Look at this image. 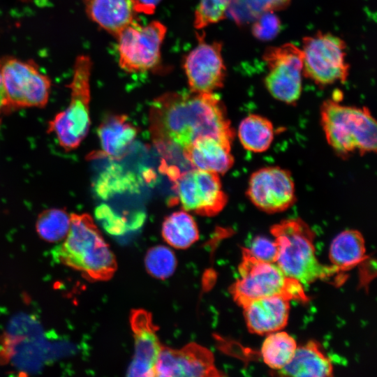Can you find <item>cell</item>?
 I'll return each instance as SVG.
<instances>
[{"label":"cell","instance_id":"cell-1","mask_svg":"<svg viewBox=\"0 0 377 377\" xmlns=\"http://www.w3.org/2000/svg\"><path fill=\"white\" fill-rule=\"evenodd\" d=\"M149 130L154 145L169 161L198 138L209 136L230 145L235 138L226 107L213 92L160 95L149 106Z\"/></svg>","mask_w":377,"mask_h":377},{"label":"cell","instance_id":"cell-2","mask_svg":"<svg viewBox=\"0 0 377 377\" xmlns=\"http://www.w3.org/2000/svg\"><path fill=\"white\" fill-rule=\"evenodd\" d=\"M51 254L55 261L80 272L91 281L109 280L117 267L113 252L86 213L71 214L68 234Z\"/></svg>","mask_w":377,"mask_h":377},{"label":"cell","instance_id":"cell-3","mask_svg":"<svg viewBox=\"0 0 377 377\" xmlns=\"http://www.w3.org/2000/svg\"><path fill=\"white\" fill-rule=\"evenodd\" d=\"M270 232L278 246L276 263L288 276L303 285L340 272L334 266L318 261L313 245L315 234L302 219L283 220L272 226Z\"/></svg>","mask_w":377,"mask_h":377},{"label":"cell","instance_id":"cell-4","mask_svg":"<svg viewBox=\"0 0 377 377\" xmlns=\"http://www.w3.org/2000/svg\"><path fill=\"white\" fill-rule=\"evenodd\" d=\"M320 120L327 142L339 156L376 152V122L368 108L328 99L321 105Z\"/></svg>","mask_w":377,"mask_h":377},{"label":"cell","instance_id":"cell-5","mask_svg":"<svg viewBox=\"0 0 377 377\" xmlns=\"http://www.w3.org/2000/svg\"><path fill=\"white\" fill-rule=\"evenodd\" d=\"M238 271L239 277L230 290L234 301L242 307L253 300L272 296L300 302L309 300L301 283L288 276L276 263L256 259L247 248L242 249Z\"/></svg>","mask_w":377,"mask_h":377},{"label":"cell","instance_id":"cell-6","mask_svg":"<svg viewBox=\"0 0 377 377\" xmlns=\"http://www.w3.org/2000/svg\"><path fill=\"white\" fill-rule=\"evenodd\" d=\"M92 62L87 55L75 59L68 107L48 122L47 133H54L66 151L75 149L87 136L90 124V77Z\"/></svg>","mask_w":377,"mask_h":377},{"label":"cell","instance_id":"cell-7","mask_svg":"<svg viewBox=\"0 0 377 377\" xmlns=\"http://www.w3.org/2000/svg\"><path fill=\"white\" fill-rule=\"evenodd\" d=\"M1 71L8 111L22 108H43L47 105L51 80L32 60L3 59Z\"/></svg>","mask_w":377,"mask_h":377},{"label":"cell","instance_id":"cell-8","mask_svg":"<svg viewBox=\"0 0 377 377\" xmlns=\"http://www.w3.org/2000/svg\"><path fill=\"white\" fill-rule=\"evenodd\" d=\"M167 28L154 20L147 25L135 21L116 38L119 65L130 73H144L153 69L161 59V49Z\"/></svg>","mask_w":377,"mask_h":377},{"label":"cell","instance_id":"cell-9","mask_svg":"<svg viewBox=\"0 0 377 377\" xmlns=\"http://www.w3.org/2000/svg\"><path fill=\"white\" fill-rule=\"evenodd\" d=\"M301 52L303 74L315 83L325 86L347 79L349 66L340 38L323 33L306 37Z\"/></svg>","mask_w":377,"mask_h":377},{"label":"cell","instance_id":"cell-10","mask_svg":"<svg viewBox=\"0 0 377 377\" xmlns=\"http://www.w3.org/2000/svg\"><path fill=\"white\" fill-rule=\"evenodd\" d=\"M172 183L176 202H179L185 211L213 216L227 204L228 196L217 173L195 168L182 171Z\"/></svg>","mask_w":377,"mask_h":377},{"label":"cell","instance_id":"cell-11","mask_svg":"<svg viewBox=\"0 0 377 377\" xmlns=\"http://www.w3.org/2000/svg\"><path fill=\"white\" fill-rule=\"evenodd\" d=\"M268 73L265 87L275 99L294 104L302 93L303 62L301 49L291 43L272 47L265 54Z\"/></svg>","mask_w":377,"mask_h":377},{"label":"cell","instance_id":"cell-12","mask_svg":"<svg viewBox=\"0 0 377 377\" xmlns=\"http://www.w3.org/2000/svg\"><path fill=\"white\" fill-rule=\"evenodd\" d=\"M246 195L257 208L271 214L288 209L296 200L290 173L278 166L264 167L253 172L249 179Z\"/></svg>","mask_w":377,"mask_h":377},{"label":"cell","instance_id":"cell-13","mask_svg":"<svg viewBox=\"0 0 377 377\" xmlns=\"http://www.w3.org/2000/svg\"><path fill=\"white\" fill-rule=\"evenodd\" d=\"M198 45L188 52L183 62L190 91L212 93L223 85L226 67L222 57V44L207 43L198 35Z\"/></svg>","mask_w":377,"mask_h":377},{"label":"cell","instance_id":"cell-14","mask_svg":"<svg viewBox=\"0 0 377 377\" xmlns=\"http://www.w3.org/2000/svg\"><path fill=\"white\" fill-rule=\"evenodd\" d=\"M155 376H220L214 357L207 348L190 343L180 349L162 346L154 369Z\"/></svg>","mask_w":377,"mask_h":377},{"label":"cell","instance_id":"cell-15","mask_svg":"<svg viewBox=\"0 0 377 377\" xmlns=\"http://www.w3.org/2000/svg\"><path fill=\"white\" fill-rule=\"evenodd\" d=\"M130 323L134 337V353L127 376H155V365L163 346L156 334L158 327L151 314L144 309L132 310Z\"/></svg>","mask_w":377,"mask_h":377},{"label":"cell","instance_id":"cell-16","mask_svg":"<svg viewBox=\"0 0 377 377\" xmlns=\"http://www.w3.org/2000/svg\"><path fill=\"white\" fill-rule=\"evenodd\" d=\"M246 326L254 334H268L287 324L290 300L281 296L263 297L242 307Z\"/></svg>","mask_w":377,"mask_h":377},{"label":"cell","instance_id":"cell-17","mask_svg":"<svg viewBox=\"0 0 377 377\" xmlns=\"http://www.w3.org/2000/svg\"><path fill=\"white\" fill-rule=\"evenodd\" d=\"M97 133L101 150L94 157L118 161L129 152L138 129L126 114H109L101 122Z\"/></svg>","mask_w":377,"mask_h":377},{"label":"cell","instance_id":"cell-18","mask_svg":"<svg viewBox=\"0 0 377 377\" xmlns=\"http://www.w3.org/2000/svg\"><path fill=\"white\" fill-rule=\"evenodd\" d=\"M84 4L87 16L115 38L139 14L135 0H84Z\"/></svg>","mask_w":377,"mask_h":377},{"label":"cell","instance_id":"cell-19","mask_svg":"<svg viewBox=\"0 0 377 377\" xmlns=\"http://www.w3.org/2000/svg\"><path fill=\"white\" fill-rule=\"evenodd\" d=\"M230 151L231 145L205 136L195 139L182 151V155L195 169L220 175L228 172L234 163Z\"/></svg>","mask_w":377,"mask_h":377},{"label":"cell","instance_id":"cell-20","mask_svg":"<svg viewBox=\"0 0 377 377\" xmlns=\"http://www.w3.org/2000/svg\"><path fill=\"white\" fill-rule=\"evenodd\" d=\"M277 374L284 376L325 377L333 375V366L319 345L310 341L297 347L290 361Z\"/></svg>","mask_w":377,"mask_h":377},{"label":"cell","instance_id":"cell-21","mask_svg":"<svg viewBox=\"0 0 377 377\" xmlns=\"http://www.w3.org/2000/svg\"><path fill=\"white\" fill-rule=\"evenodd\" d=\"M364 237L356 230H346L332 240L329 257L332 265L345 272L360 264L366 258Z\"/></svg>","mask_w":377,"mask_h":377},{"label":"cell","instance_id":"cell-22","mask_svg":"<svg viewBox=\"0 0 377 377\" xmlns=\"http://www.w3.org/2000/svg\"><path fill=\"white\" fill-rule=\"evenodd\" d=\"M237 133L243 147L255 153L267 151L274 136L272 123L266 117L255 114L242 120Z\"/></svg>","mask_w":377,"mask_h":377},{"label":"cell","instance_id":"cell-23","mask_svg":"<svg viewBox=\"0 0 377 377\" xmlns=\"http://www.w3.org/2000/svg\"><path fill=\"white\" fill-rule=\"evenodd\" d=\"M161 235L171 246L178 249L190 247L199 239V231L194 219L185 211L175 212L163 222Z\"/></svg>","mask_w":377,"mask_h":377},{"label":"cell","instance_id":"cell-24","mask_svg":"<svg viewBox=\"0 0 377 377\" xmlns=\"http://www.w3.org/2000/svg\"><path fill=\"white\" fill-rule=\"evenodd\" d=\"M297 347L293 337L279 330L268 334L261 347V355L268 367L277 371L290 361Z\"/></svg>","mask_w":377,"mask_h":377},{"label":"cell","instance_id":"cell-25","mask_svg":"<svg viewBox=\"0 0 377 377\" xmlns=\"http://www.w3.org/2000/svg\"><path fill=\"white\" fill-rule=\"evenodd\" d=\"M140 180L135 175L113 164L103 171L98 178L95 191L102 199H108L114 194L126 191H137Z\"/></svg>","mask_w":377,"mask_h":377},{"label":"cell","instance_id":"cell-26","mask_svg":"<svg viewBox=\"0 0 377 377\" xmlns=\"http://www.w3.org/2000/svg\"><path fill=\"white\" fill-rule=\"evenodd\" d=\"M71 214L64 209L51 208L41 212L36 219V230L38 236L48 242L63 240L68 234Z\"/></svg>","mask_w":377,"mask_h":377},{"label":"cell","instance_id":"cell-27","mask_svg":"<svg viewBox=\"0 0 377 377\" xmlns=\"http://www.w3.org/2000/svg\"><path fill=\"white\" fill-rule=\"evenodd\" d=\"M145 265L151 276L163 280L174 273L177 267V260L171 249L163 245H157L147 252Z\"/></svg>","mask_w":377,"mask_h":377},{"label":"cell","instance_id":"cell-28","mask_svg":"<svg viewBox=\"0 0 377 377\" xmlns=\"http://www.w3.org/2000/svg\"><path fill=\"white\" fill-rule=\"evenodd\" d=\"M232 0H200L195 10L193 26L202 29L226 17Z\"/></svg>","mask_w":377,"mask_h":377},{"label":"cell","instance_id":"cell-29","mask_svg":"<svg viewBox=\"0 0 377 377\" xmlns=\"http://www.w3.org/2000/svg\"><path fill=\"white\" fill-rule=\"evenodd\" d=\"M95 214L104 229L112 235H121L129 229L126 219L114 213L106 205L98 206Z\"/></svg>","mask_w":377,"mask_h":377},{"label":"cell","instance_id":"cell-30","mask_svg":"<svg viewBox=\"0 0 377 377\" xmlns=\"http://www.w3.org/2000/svg\"><path fill=\"white\" fill-rule=\"evenodd\" d=\"M248 249V248H247ZM251 254L259 260L276 263L278 246L274 241L263 236L255 237L248 249Z\"/></svg>","mask_w":377,"mask_h":377},{"label":"cell","instance_id":"cell-31","mask_svg":"<svg viewBox=\"0 0 377 377\" xmlns=\"http://www.w3.org/2000/svg\"><path fill=\"white\" fill-rule=\"evenodd\" d=\"M279 28L280 22L278 17L271 13H267L260 16L254 24L253 32L259 39L269 40L276 36Z\"/></svg>","mask_w":377,"mask_h":377},{"label":"cell","instance_id":"cell-32","mask_svg":"<svg viewBox=\"0 0 377 377\" xmlns=\"http://www.w3.org/2000/svg\"><path fill=\"white\" fill-rule=\"evenodd\" d=\"M161 0H135L138 13L151 15Z\"/></svg>","mask_w":377,"mask_h":377},{"label":"cell","instance_id":"cell-33","mask_svg":"<svg viewBox=\"0 0 377 377\" xmlns=\"http://www.w3.org/2000/svg\"><path fill=\"white\" fill-rule=\"evenodd\" d=\"M1 59H0V125L1 121V115L8 111L7 98L1 77Z\"/></svg>","mask_w":377,"mask_h":377},{"label":"cell","instance_id":"cell-34","mask_svg":"<svg viewBox=\"0 0 377 377\" xmlns=\"http://www.w3.org/2000/svg\"><path fill=\"white\" fill-rule=\"evenodd\" d=\"M24 1H32L36 4L40 5V6H43V4H46L48 1V0H24Z\"/></svg>","mask_w":377,"mask_h":377}]
</instances>
